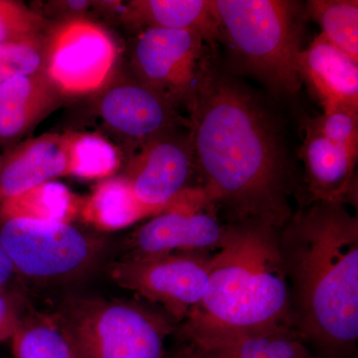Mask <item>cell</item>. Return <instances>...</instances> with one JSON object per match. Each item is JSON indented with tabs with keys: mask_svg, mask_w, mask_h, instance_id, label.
Returning a JSON list of instances; mask_svg holds the SVG:
<instances>
[{
	"mask_svg": "<svg viewBox=\"0 0 358 358\" xmlns=\"http://www.w3.org/2000/svg\"><path fill=\"white\" fill-rule=\"evenodd\" d=\"M205 199L230 222L281 230L291 219L293 169L275 117L249 89L204 59L188 105Z\"/></svg>",
	"mask_w": 358,
	"mask_h": 358,
	"instance_id": "cell-1",
	"label": "cell"
},
{
	"mask_svg": "<svg viewBox=\"0 0 358 358\" xmlns=\"http://www.w3.org/2000/svg\"><path fill=\"white\" fill-rule=\"evenodd\" d=\"M345 202H310L279 231L292 322L324 358L358 341V217Z\"/></svg>",
	"mask_w": 358,
	"mask_h": 358,
	"instance_id": "cell-2",
	"label": "cell"
},
{
	"mask_svg": "<svg viewBox=\"0 0 358 358\" xmlns=\"http://www.w3.org/2000/svg\"><path fill=\"white\" fill-rule=\"evenodd\" d=\"M279 231L257 222L227 223L210 256L206 293L176 327L183 343L209 348L293 326Z\"/></svg>",
	"mask_w": 358,
	"mask_h": 358,
	"instance_id": "cell-3",
	"label": "cell"
},
{
	"mask_svg": "<svg viewBox=\"0 0 358 358\" xmlns=\"http://www.w3.org/2000/svg\"><path fill=\"white\" fill-rule=\"evenodd\" d=\"M219 41L229 51L234 70L280 95L300 91L301 3L285 0H213Z\"/></svg>",
	"mask_w": 358,
	"mask_h": 358,
	"instance_id": "cell-4",
	"label": "cell"
},
{
	"mask_svg": "<svg viewBox=\"0 0 358 358\" xmlns=\"http://www.w3.org/2000/svg\"><path fill=\"white\" fill-rule=\"evenodd\" d=\"M79 358H166L176 324L166 313L138 301L72 299L57 324Z\"/></svg>",
	"mask_w": 358,
	"mask_h": 358,
	"instance_id": "cell-5",
	"label": "cell"
},
{
	"mask_svg": "<svg viewBox=\"0 0 358 358\" xmlns=\"http://www.w3.org/2000/svg\"><path fill=\"white\" fill-rule=\"evenodd\" d=\"M211 254L129 257L110 266V277L117 286L159 306L178 326L206 293Z\"/></svg>",
	"mask_w": 358,
	"mask_h": 358,
	"instance_id": "cell-6",
	"label": "cell"
},
{
	"mask_svg": "<svg viewBox=\"0 0 358 358\" xmlns=\"http://www.w3.org/2000/svg\"><path fill=\"white\" fill-rule=\"evenodd\" d=\"M0 245L15 271L34 279L76 274L93 260L95 245L69 222L6 219Z\"/></svg>",
	"mask_w": 358,
	"mask_h": 358,
	"instance_id": "cell-7",
	"label": "cell"
},
{
	"mask_svg": "<svg viewBox=\"0 0 358 358\" xmlns=\"http://www.w3.org/2000/svg\"><path fill=\"white\" fill-rule=\"evenodd\" d=\"M226 225L200 188L186 189L164 210L134 231L129 257L171 253L211 254L218 249Z\"/></svg>",
	"mask_w": 358,
	"mask_h": 358,
	"instance_id": "cell-8",
	"label": "cell"
},
{
	"mask_svg": "<svg viewBox=\"0 0 358 358\" xmlns=\"http://www.w3.org/2000/svg\"><path fill=\"white\" fill-rule=\"evenodd\" d=\"M202 35L189 30L147 28L138 36L134 60L147 86L189 105L203 63Z\"/></svg>",
	"mask_w": 358,
	"mask_h": 358,
	"instance_id": "cell-9",
	"label": "cell"
},
{
	"mask_svg": "<svg viewBox=\"0 0 358 358\" xmlns=\"http://www.w3.org/2000/svg\"><path fill=\"white\" fill-rule=\"evenodd\" d=\"M117 51L109 35L86 20H73L56 31L45 56L47 77L66 93L82 94L102 87Z\"/></svg>",
	"mask_w": 358,
	"mask_h": 358,
	"instance_id": "cell-10",
	"label": "cell"
},
{
	"mask_svg": "<svg viewBox=\"0 0 358 358\" xmlns=\"http://www.w3.org/2000/svg\"><path fill=\"white\" fill-rule=\"evenodd\" d=\"M195 169L192 140L159 134L150 138L129 176L136 199L155 215L185 192Z\"/></svg>",
	"mask_w": 358,
	"mask_h": 358,
	"instance_id": "cell-11",
	"label": "cell"
},
{
	"mask_svg": "<svg viewBox=\"0 0 358 358\" xmlns=\"http://www.w3.org/2000/svg\"><path fill=\"white\" fill-rule=\"evenodd\" d=\"M358 152L336 145L306 122L305 140L299 152L306 169L310 202L355 204L357 199L355 169Z\"/></svg>",
	"mask_w": 358,
	"mask_h": 358,
	"instance_id": "cell-12",
	"label": "cell"
},
{
	"mask_svg": "<svg viewBox=\"0 0 358 358\" xmlns=\"http://www.w3.org/2000/svg\"><path fill=\"white\" fill-rule=\"evenodd\" d=\"M298 71L319 99L324 113L339 106L358 107V61L320 33L298 59Z\"/></svg>",
	"mask_w": 358,
	"mask_h": 358,
	"instance_id": "cell-13",
	"label": "cell"
},
{
	"mask_svg": "<svg viewBox=\"0 0 358 358\" xmlns=\"http://www.w3.org/2000/svg\"><path fill=\"white\" fill-rule=\"evenodd\" d=\"M169 99L143 85L126 84L110 89L103 96V120L120 133L150 140L173 126L176 115Z\"/></svg>",
	"mask_w": 358,
	"mask_h": 358,
	"instance_id": "cell-14",
	"label": "cell"
},
{
	"mask_svg": "<svg viewBox=\"0 0 358 358\" xmlns=\"http://www.w3.org/2000/svg\"><path fill=\"white\" fill-rule=\"evenodd\" d=\"M69 174L67 138L47 136L16 150L0 167V195L4 199Z\"/></svg>",
	"mask_w": 358,
	"mask_h": 358,
	"instance_id": "cell-15",
	"label": "cell"
},
{
	"mask_svg": "<svg viewBox=\"0 0 358 358\" xmlns=\"http://www.w3.org/2000/svg\"><path fill=\"white\" fill-rule=\"evenodd\" d=\"M53 84L43 73L0 85V141L24 134L53 102Z\"/></svg>",
	"mask_w": 358,
	"mask_h": 358,
	"instance_id": "cell-16",
	"label": "cell"
},
{
	"mask_svg": "<svg viewBox=\"0 0 358 358\" xmlns=\"http://www.w3.org/2000/svg\"><path fill=\"white\" fill-rule=\"evenodd\" d=\"M128 14L147 28L195 31L212 47L219 42L213 0H141L131 2Z\"/></svg>",
	"mask_w": 358,
	"mask_h": 358,
	"instance_id": "cell-17",
	"label": "cell"
},
{
	"mask_svg": "<svg viewBox=\"0 0 358 358\" xmlns=\"http://www.w3.org/2000/svg\"><path fill=\"white\" fill-rule=\"evenodd\" d=\"M190 346L195 358L313 357L307 343L292 324L247 334L222 345L209 348Z\"/></svg>",
	"mask_w": 358,
	"mask_h": 358,
	"instance_id": "cell-18",
	"label": "cell"
},
{
	"mask_svg": "<svg viewBox=\"0 0 358 358\" xmlns=\"http://www.w3.org/2000/svg\"><path fill=\"white\" fill-rule=\"evenodd\" d=\"M82 215L99 229L114 231L155 214L138 201L128 179L115 178L98 185L83 204Z\"/></svg>",
	"mask_w": 358,
	"mask_h": 358,
	"instance_id": "cell-19",
	"label": "cell"
},
{
	"mask_svg": "<svg viewBox=\"0 0 358 358\" xmlns=\"http://www.w3.org/2000/svg\"><path fill=\"white\" fill-rule=\"evenodd\" d=\"M77 202L62 183L48 181L2 201V217L68 222Z\"/></svg>",
	"mask_w": 358,
	"mask_h": 358,
	"instance_id": "cell-20",
	"label": "cell"
},
{
	"mask_svg": "<svg viewBox=\"0 0 358 358\" xmlns=\"http://www.w3.org/2000/svg\"><path fill=\"white\" fill-rule=\"evenodd\" d=\"M306 8L322 27V34L358 61V1L310 0Z\"/></svg>",
	"mask_w": 358,
	"mask_h": 358,
	"instance_id": "cell-21",
	"label": "cell"
},
{
	"mask_svg": "<svg viewBox=\"0 0 358 358\" xmlns=\"http://www.w3.org/2000/svg\"><path fill=\"white\" fill-rule=\"evenodd\" d=\"M11 338L14 358H79L62 329L49 322L20 320Z\"/></svg>",
	"mask_w": 358,
	"mask_h": 358,
	"instance_id": "cell-22",
	"label": "cell"
},
{
	"mask_svg": "<svg viewBox=\"0 0 358 358\" xmlns=\"http://www.w3.org/2000/svg\"><path fill=\"white\" fill-rule=\"evenodd\" d=\"M69 174L86 179L106 178L119 167L117 150L101 136L81 134L67 138Z\"/></svg>",
	"mask_w": 358,
	"mask_h": 358,
	"instance_id": "cell-23",
	"label": "cell"
},
{
	"mask_svg": "<svg viewBox=\"0 0 358 358\" xmlns=\"http://www.w3.org/2000/svg\"><path fill=\"white\" fill-rule=\"evenodd\" d=\"M45 56L38 40L0 45V85L13 78L42 72Z\"/></svg>",
	"mask_w": 358,
	"mask_h": 358,
	"instance_id": "cell-24",
	"label": "cell"
},
{
	"mask_svg": "<svg viewBox=\"0 0 358 358\" xmlns=\"http://www.w3.org/2000/svg\"><path fill=\"white\" fill-rule=\"evenodd\" d=\"M308 122L327 140L358 152V107L339 106Z\"/></svg>",
	"mask_w": 358,
	"mask_h": 358,
	"instance_id": "cell-25",
	"label": "cell"
},
{
	"mask_svg": "<svg viewBox=\"0 0 358 358\" xmlns=\"http://www.w3.org/2000/svg\"><path fill=\"white\" fill-rule=\"evenodd\" d=\"M41 20L22 4L0 0V45L37 40Z\"/></svg>",
	"mask_w": 358,
	"mask_h": 358,
	"instance_id": "cell-26",
	"label": "cell"
},
{
	"mask_svg": "<svg viewBox=\"0 0 358 358\" xmlns=\"http://www.w3.org/2000/svg\"><path fill=\"white\" fill-rule=\"evenodd\" d=\"M20 315L15 301L0 289V343L13 338L20 326Z\"/></svg>",
	"mask_w": 358,
	"mask_h": 358,
	"instance_id": "cell-27",
	"label": "cell"
},
{
	"mask_svg": "<svg viewBox=\"0 0 358 358\" xmlns=\"http://www.w3.org/2000/svg\"><path fill=\"white\" fill-rule=\"evenodd\" d=\"M15 272L10 259L6 255V251L0 245V289H3L6 282L11 279L13 273Z\"/></svg>",
	"mask_w": 358,
	"mask_h": 358,
	"instance_id": "cell-28",
	"label": "cell"
},
{
	"mask_svg": "<svg viewBox=\"0 0 358 358\" xmlns=\"http://www.w3.org/2000/svg\"><path fill=\"white\" fill-rule=\"evenodd\" d=\"M166 358H195L192 346L183 343L180 348H178L173 355H166Z\"/></svg>",
	"mask_w": 358,
	"mask_h": 358,
	"instance_id": "cell-29",
	"label": "cell"
},
{
	"mask_svg": "<svg viewBox=\"0 0 358 358\" xmlns=\"http://www.w3.org/2000/svg\"><path fill=\"white\" fill-rule=\"evenodd\" d=\"M310 358H313V357H310Z\"/></svg>",
	"mask_w": 358,
	"mask_h": 358,
	"instance_id": "cell-30",
	"label": "cell"
}]
</instances>
